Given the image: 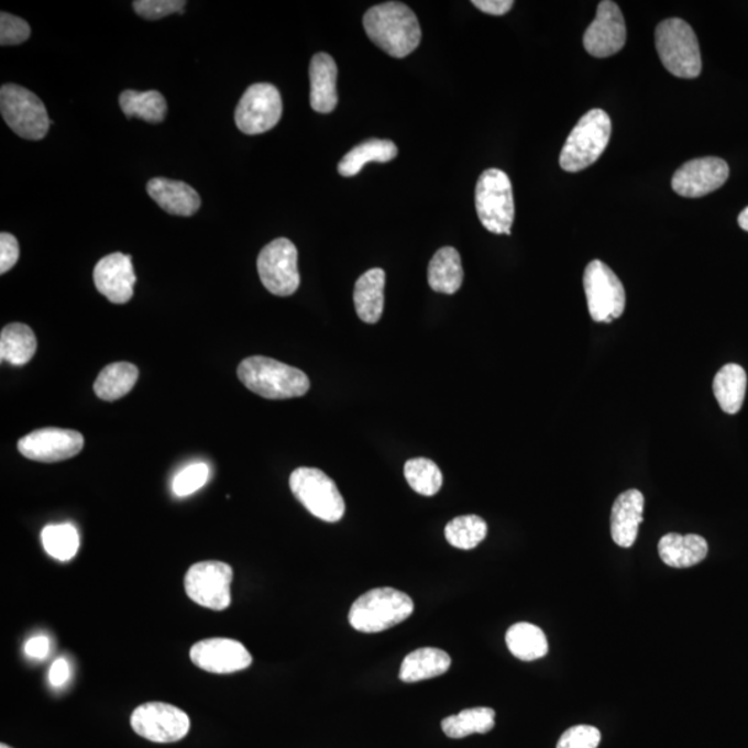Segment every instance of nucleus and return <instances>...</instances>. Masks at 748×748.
I'll use <instances>...</instances> for the list:
<instances>
[{"mask_svg":"<svg viewBox=\"0 0 748 748\" xmlns=\"http://www.w3.org/2000/svg\"><path fill=\"white\" fill-rule=\"evenodd\" d=\"M147 194L170 216L191 217L201 206L199 194L185 182L154 178L147 184Z\"/></svg>","mask_w":748,"mask_h":748,"instance_id":"20","label":"nucleus"},{"mask_svg":"<svg viewBox=\"0 0 748 748\" xmlns=\"http://www.w3.org/2000/svg\"><path fill=\"white\" fill-rule=\"evenodd\" d=\"M233 570L222 561H200L185 576V591L190 601L210 610H227L232 603Z\"/></svg>","mask_w":748,"mask_h":748,"instance_id":"10","label":"nucleus"},{"mask_svg":"<svg viewBox=\"0 0 748 748\" xmlns=\"http://www.w3.org/2000/svg\"><path fill=\"white\" fill-rule=\"evenodd\" d=\"M584 288L591 318L598 323H610L622 317L627 304L625 288L605 262L595 260L586 266Z\"/></svg>","mask_w":748,"mask_h":748,"instance_id":"9","label":"nucleus"},{"mask_svg":"<svg viewBox=\"0 0 748 748\" xmlns=\"http://www.w3.org/2000/svg\"><path fill=\"white\" fill-rule=\"evenodd\" d=\"M85 446L79 431L46 427L32 431L18 443L21 455L30 461L56 463L77 457Z\"/></svg>","mask_w":748,"mask_h":748,"instance_id":"14","label":"nucleus"},{"mask_svg":"<svg viewBox=\"0 0 748 748\" xmlns=\"http://www.w3.org/2000/svg\"><path fill=\"white\" fill-rule=\"evenodd\" d=\"M369 40L395 58L418 50L421 30L418 18L400 2H387L369 9L363 18Z\"/></svg>","mask_w":748,"mask_h":748,"instance_id":"1","label":"nucleus"},{"mask_svg":"<svg viewBox=\"0 0 748 748\" xmlns=\"http://www.w3.org/2000/svg\"><path fill=\"white\" fill-rule=\"evenodd\" d=\"M184 0H136L133 9L144 20H160L174 13H184Z\"/></svg>","mask_w":748,"mask_h":748,"instance_id":"37","label":"nucleus"},{"mask_svg":"<svg viewBox=\"0 0 748 748\" xmlns=\"http://www.w3.org/2000/svg\"><path fill=\"white\" fill-rule=\"evenodd\" d=\"M488 526L483 518L474 515L453 518L446 527V538L453 548L470 550L484 541Z\"/></svg>","mask_w":748,"mask_h":748,"instance_id":"34","label":"nucleus"},{"mask_svg":"<svg viewBox=\"0 0 748 748\" xmlns=\"http://www.w3.org/2000/svg\"><path fill=\"white\" fill-rule=\"evenodd\" d=\"M429 285L442 294H455L463 283L461 254L453 248H442L432 256L429 265Z\"/></svg>","mask_w":748,"mask_h":748,"instance_id":"25","label":"nucleus"},{"mask_svg":"<svg viewBox=\"0 0 748 748\" xmlns=\"http://www.w3.org/2000/svg\"><path fill=\"white\" fill-rule=\"evenodd\" d=\"M627 42V25H625L622 9L612 0H603L597 7V13L584 34V46L591 56L605 58L616 55Z\"/></svg>","mask_w":748,"mask_h":748,"instance_id":"15","label":"nucleus"},{"mask_svg":"<svg viewBox=\"0 0 748 748\" xmlns=\"http://www.w3.org/2000/svg\"><path fill=\"white\" fill-rule=\"evenodd\" d=\"M190 660L196 667L211 673H233L253 664V656L239 640L227 638L205 639L190 649Z\"/></svg>","mask_w":748,"mask_h":748,"instance_id":"17","label":"nucleus"},{"mask_svg":"<svg viewBox=\"0 0 748 748\" xmlns=\"http://www.w3.org/2000/svg\"><path fill=\"white\" fill-rule=\"evenodd\" d=\"M398 156V147L386 139H369L351 148L339 163L340 175L355 176L367 163H389Z\"/></svg>","mask_w":748,"mask_h":748,"instance_id":"26","label":"nucleus"},{"mask_svg":"<svg viewBox=\"0 0 748 748\" xmlns=\"http://www.w3.org/2000/svg\"><path fill=\"white\" fill-rule=\"evenodd\" d=\"M612 120L602 109L587 111L571 131L560 153V167L565 173H580L602 156L610 142Z\"/></svg>","mask_w":748,"mask_h":748,"instance_id":"4","label":"nucleus"},{"mask_svg":"<svg viewBox=\"0 0 748 748\" xmlns=\"http://www.w3.org/2000/svg\"><path fill=\"white\" fill-rule=\"evenodd\" d=\"M739 224L743 231L748 232V207L739 216Z\"/></svg>","mask_w":748,"mask_h":748,"instance_id":"44","label":"nucleus"},{"mask_svg":"<svg viewBox=\"0 0 748 748\" xmlns=\"http://www.w3.org/2000/svg\"><path fill=\"white\" fill-rule=\"evenodd\" d=\"M414 601L394 587H376L358 597L350 610L351 627L365 634L382 632L411 616Z\"/></svg>","mask_w":748,"mask_h":748,"instance_id":"3","label":"nucleus"},{"mask_svg":"<svg viewBox=\"0 0 748 748\" xmlns=\"http://www.w3.org/2000/svg\"><path fill=\"white\" fill-rule=\"evenodd\" d=\"M210 477V468L206 463H195L176 474L173 481V491L179 498H185L197 493L207 484Z\"/></svg>","mask_w":748,"mask_h":748,"instance_id":"36","label":"nucleus"},{"mask_svg":"<svg viewBox=\"0 0 748 748\" xmlns=\"http://www.w3.org/2000/svg\"><path fill=\"white\" fill-rule=\"evenodd\" d=\"M36 346L34 331L26 324H8L0 333V360L2 362L23 366L34 358Z\"/></svg>","mask_w":748,"mask_h":748,"instance_id":"30","label":"nucleus"},{"mask_svg":"<svg viewBox=\"0 0 748 748\" xmlns=\"http://www.w3.org/2000/svg\"><path fill=\"white\" fill-rule=\"evenodd\" d=\"M290 490L299 504L328 522L340 521L344 517L345 502L333 480L322 470L299 468L290 475Z\"/></svg>","mask_w":748,"mask_h":748,"instance_id":"7","label":"nucleus"},{"mask_svg":"<svg viewBox=\"0 0 748 748\" xmlns=\"http://www.w3.org/2000/svg\"><path fill=\"white\" fill-rule=\"evenodd\" d=\"M139 378V369L132 363L116 362L100 372L94 384L96 395L111 403L132 392Z\"/></svg>","mask_w":748,"mask_h":748,"instance_id":"28","label":"nucleus"},{"mask_svg":"<svg viewBox=\"0 0 748 748\" xmlns=\"http://www.w3.org/2000/svg\"><path fill=\"white\" fill-rule=\"evenodd\" d=\"M660 559L673 569L693 568L707 558L708 543L696 534L671 532L662 537L659 542Z\"/></svg>","mask_w":748,"mask_h":748,"instance_id":"22","label":"nucleus"},{"mask_svg":"<svg viewBox=\"0 0 748 748\" xmlns=\"http://www.w3.org/2000/svg\"><path fill=\"white\" fill-rule=\"evenodd\" d=\"M728 178L729 165L723 158H696L673 174L672 189L676 195L696 199L718 190Z\"/></svg>","mask_w":748,"mask_h":748,"instance_id":"16","label":"nucleus"},{"mask_svg":"<svg viewBox=\"0 0 748 748\" xmlns=\"http://www.w3.org/2000/svg\"><path fill=\"white\" fill-rule=\"evenodd\" d=\"M283 103L279 90L271 84H254L245 90L234 112L240 131L260 135L277 125L282 119Z\"/></svg>","mask_w":748,"mask_h":748,"instance_id":"13","label":"nucleus"},{"mask_svg":"<svg viewBox=\"0 0 748 748\" xmlns=\"http://www.w3.org/2000/svg\"><path fill=\"white\" fill-rule=\"evenodd\" d=\"M337 64L328 53H318L309 66L311 81V107L320 114H329L339 103L337 95Z\"/></svg>","mask_w":748,"mask_h":748,"instance_id":"21","label":"nucleus"},{"mask_svg":"<svg viewBox=\"0 0 748 748\" xmlns=\"http://www.w3.org/2000/svg\"><path fill=\"white\" fill-rule=\"evenodd\" d=\"M131 726L136 735L153 743H175L190 730V718L184 710L167 703L139 705L131 715Z\"/></svg>","mask_w":748,"mask_h":748,"instance_id":"12","label":"nucleus"},{"mask_svg":"<svg viewBox=\"0 0 748 748\" xmlns=\"http://www.w3.org/2000/svg\"><path fill=\"white\" fill-rule=\"evenodd\" d=\"M475 210L486 231L510 237L515 199L512 182L504 170L491 168L481 174L475 186Z\"/></svg>","mask_w":748,"mask_h":748,"instance_id":"6","label":"nucleus"},{"mask_svg":"<svg viewBox=\"0 0 748 748\" xmlns=\"http://www.w3.org/2000/svg\"><path fill=\"white\" fill-rule=\"evenodd\" d=\"M95 286L112 304H127L133 297L136 275L132 256L114 253L105 256L94 270Z\"/></svg>","mask_w":748,"mask_h":748,"instance_id":"18","label":"nucleus"},{"mask_svg":"<svg viewBox=\"0 0 748 748\" xmlns=\"http://www.w3.org/2000/svg\"><path fill=\"white\" fill-rule=\"evenodd\" d=\"M442 730L451 739H463L473 734H488L495 726V711L488 707L463 710L442 721Z\"/></svg>","mask_w":748,"mask_h":748,"instance_id":"32","label":"nucleus"},{"mask_svg":"<svg viewBox=\"0 0 748 748\" xmlns=\"http://www.w3.org/2000/svg\"><path fill=\"white\" fill-rule=\"evenodd\" d=\"M451 662V657L440 649L425 648L411 651L400 666L399 680L414 683L441 676L449 670Z\"/></svg>","mask_w":748,"mask_h":748,"instance_id":"24","label":"nucleus"},{"mask_svg":"<svg viewBox=\"0 0 748 748\" xmlns=\"http://www.w3.org/2000/svg\"><path fill=\"white\" fill-rule=\"evenodd\" d=\"M405 479L410 488L424 496H435L442 486L440 468L430 459L416 458L405 463Z\"/></svg>","mask_w":748,"mask_h":748,"instance_id":"35","label":"nucleus"},{"mask_svg":"<svg viewBox=\"0 0 748 748\" xmlns=\"http://www.w3.org/2000/svg\"><path fill=\"white\" fill-rule=\"evenodd\" d=\"M506 645L510 653L522 661H536L548 654V639L541 628L530 623H518L507 630Z\"/></svg>","mask_w":748,"mask_h":748,"instance_id":"29","label":"nucleus"},{"mask_svg":"<svg viewBox=\"0 0 748 748\" xmlns=\"http://www.w3.org/2000/svg\"><path fill=\"white\" fill-rule=\"evenodd\" d=\"M42 544L51 558L58 561H69L75 558L79 549V534L73 524H53L41 534Z\"/></svg>","mask_w":748,"mask_h":748,"instance_id":"33","label":"nucleus"},{"mask_svg":"<svg viewBox=\"0 0 748 748\" xmlns=\"http://www.w3.org/2000/svg\"><path fill=\"white\" fill-rule=\"evenodd\" d=\"M238 376L245 387L262 398L302 397L311 383L306 373L266 356H250L240 363Z\"/></svg>","mask_w":748,"mask_h":748,"instance_id":"2","label":"nucleus"},{"mask_svg":"<svg viewBox=\"0 0 748 748\" xmlns=\"http://www.w3.org/2000/svg\"><path fill=\"white\" fill-rule=\"evenodd\" d=\"M645 496L638 490L625 491L614 502L612 510L613 541L622 548L634 547L644 521Z\"/></svg>","mask_w":748,"mask_h":748,"instance_id":"19","label":"nucleus"},{"mask_svg":"<svg viewBox=\"0 0 748 748\" xmlns=\"http://www.w3.org/2000/svg\"><path fill=\"white\" fill-rule=\"evenodd\" d=\"M51 642L50 639L44 635L35 636L31 638L25 645V653L31 657V659L42 660L50 654Z\"/></svg>","mask_w":748,"mask_h":748,"instance_id":"42","label":"nucleus"},{"mask_svg":"<svg viewBox=\"0 0 748 748\" xmlns=\"http://www.w3.org/2000/svg\"><path fill=\"white\" fill-rule=\"evenodd\" d=\"M0 111L12 131L29 141L44 139L52 124L44 101L20 85H3L0 89Z\"/></svg>","mask_w":748,"mask_h":748,"instance_id":"8","label":"nucleus"},{"mask_svg":"<svg viewBox=\"0 0 748 748\" xmlns=\"http://www.w3.org/2000/svg\"><path fill=\"white\" fill-rule=\"evenodd\" d=\"M714 395L721 409L728 415H736L745 403L747 389V374L745 369L736 363L725 365L717 373L713 384Z\"/></svg>","mask_w":748,"mask_h":748,"instance_id":"27","label":"nucleus"},{"mask_svg":"<svg viewBox=\"0 0 748 748\" xmlns=\"http://www.w3.org/2000/svg\"><path fill=\"white\" fill-rule=\"evenodd\" d=\"M31 35V26L26 21L13 14H0V44L12 46L23 44Z\"/></svg>","mask_w":748,"mask_h":748,"instance_id":"39","label":"nucleus"},{"mask_svg":"<svg viewBox=\"0 0 748 748\" xmlns=\"http://www.w3.org/2000/svg\"><path fill=\"white\" fill-rule=\"evenodd\" d=\"M120 106L128 119L136 117L152 124L164 121L167 114V100L157 90H147V92L124 90L120 95Z\"/></svg>","mask_w":748,"mask_h":748,"instance_id":"31","label":"nucleus"},{"mask_svg":"<svg viewBox=\"0 0 748 748\" xmlns=\"http://www.w3.org/2000/svg\"><path fill=\"white\" fill-rule=\"evenodd\" d=\"M20 248L18 239L13 234L3 232L0 234V274L4 275L18 264Z\"/></svg>","mask_w":748,"mask_h":748,"instance_id":"40","label":"nucleus"},{"mask_svg":"<svg viewBox=\"0 0 748 748\" xmlns=\"http://www.w3.org/2000/svg\"><path fill=\"white\" fill-rule=\"evenodd\" d=\"M384 286L386 272L373 268L355 283L354 304L358 317L365 323H377L384 309Z\"/></svg>","mask_w":748,"mask_h":748,"instance_id":"23","label":"nucleus"},{"mask_svg":"<svg viewBox=\"0 0 748 748\" xmlns=\"http://www.w3.org/2000/svg\"><path fill=\"white\" fill-rule=\"evenodd\" d=\"M601 739V732L595 726L579 725L565 730L556 748H597Z\"/></svg>","mask_w":748,"mask_h":748,"instance_id":"38","label":"nucleus"},{"mask_svg":"<svg viewBox=\"0 0 748 748\" xmlns=\"http://www.w3.org/2000/svg\"><path fill=\"white\" fill-rule=\"evenodd\" d=\"M69 678V666L66 659H57L50 671V682L53 686H63Z\"/></svg>","mask_w":748,"mask_h":748,"instance_id":"43","label":"nucleus"},{"mask_svg":"<svg viewBox=\"0 0 748 748\" xmlns=\"http://www.w3.org/2000/svg\"><path fill=\"white\" fill-rule=\"evenodd\" d=\"M0 748H12V747L4 745V743H2V745H0Z\"/></svg>","mask_w":748,"mask_h":748,"instance_id":"45","label":"nucleus"},{"mask_svg":"<svg viewBox=\"0 0 748 748\" xmlns=\"http://www.w3.org/2000/svg\"><path fill=\"white\" fill-rule=\"evenodd\" d=\"M656 47L662 66L675 77L693 79L702 73L697 36L686 21H662L656 29Z\"/></svg>","mask_w":748,"mask_h":748,"instance_id":"5","label":"nucleus"},{"mask_svg":"<svg viewBox=\"0 0 748 748\" xmlns=\"http://www.w3.org/2000/svg\"><path fill=\"white\" fill-rule=\"evenodd\" d=\"M473 7L491 15H504L515 7L513 0H473Z\"/></svg>","mask_w":748,"mask_h":748,"instance_id":"41","label":"nucleus"},{"mask_svg":"<svg viewBox=\"0 0 748 748\" xmlns=\"http://www.w3.org/2000/svg\"><path fill=\"white\" fill-rule=\"evenodd\" d=\"M258 275L266 290L277 297L293 296L299 287L298 251L290 240H274L261 250Z\"/></svg>","mask_w":748,"mask_h":748,"instance_id":"11","label":"nucleus"}]
</instances>
